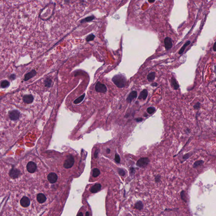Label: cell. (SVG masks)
<instances>
[{
  "label": "cell",
  "instance_id": "1",
  "mask_svg": "<svg viewBox=\"0 0 216 216\" xmlns=\"http://www.w3.org/2000/svg\"><path fill=\"white\" fill-rule=\"evenodd\" d=\"M112 81L118 87H124L126 82V78L124 75L119 74L114 76L112 79Z\"/></svg>",
  "mask_w": 216,
  "mask_h": 216
},
{
  "label": "cell",
  "instance_id": "21",
  "mask_svg": "<svg viewBox=\"0 0 216 216\" xmlns=\"http://www.w3.org/2000/svg\"><path fill=\"white\" fill-rule=\"evenodd\" d=\"M85 95V94H84L81 95V96L79 97L77 99H76V100H75L73 102L75 104H77L81 103L82 101L84 100Z\"/></svg>",
  "mask_w": 216,
  "mask_h": 216
},
{
  "label": "cell",
  "instance_id": "4",
  "mask_svg": "<svg viewBox=\"0 0 216 216\" xmlns=\"http://www.w3.org/2000/svg\"><path fill=\"white\" fill-rule=\"evenodd\" d=\"M74 163V159L72 155H69L63 164L64 167L65 168H70L73 166Z\"/></svg>",
  "mask_w": 216,
  "mask_h": 216
},
{
  "label": "cell",
  "instance_id": "35",
  "mask_svg": "<svg viewBox=\"0 0 216 216\" xmlns=\"http://www.w3.org/2000/svg\"><path fill=\"white\" fill-rule=\"evenodd\" d=\"M215 44H216V43H215L214 44V46H213V49H214V52L216 51V49H215Z\"/></svg>",
  "mask_w": 216,
  "mask_h": 216
},
{
  "label": "cell",
  "instance_id": "18",
  "mask_svg": "<svg viewBox=\"0 0 216 216\" xmlns=\"http://www.w3.org/2000/svg\"><path fill=\"white\" fill-rule=\"evenodd\" d=\"M171 84L172 87L175 90H178L179 88V85L176 82V80L173 77H172L171 78Z\"/></svg>",
  "mask_w": 216,
  "mask_h": 216
},
{
  "label": "cell",
  "instance_id": "9",
  "mask_svg": "<svg viewBox=\"0 0 216 216\" xmlns=\"http://www.w3.org/2000/svg\"><path fill=\"white\" fill-rule=\"evenodd\" d=\"M24 103L26 104H30L33 102L34 97L32 95H25L23 98Z\"/></svg>",
  "mask_w": 216,
  "mask_h": 216
},
{
  "label": "cell",
  "instance_id": "13",
  "mask_svg": "<svg viewBox=\"0 0 216 216\" xmlns=\"http://www.w3.org/2000/svg\"><path fill=\"white\" fill-rule=\"evenodd\" d=\"M37 200L40 204H43L46 201V197L43 193H39L37 195Z\"/></svg>",
  "mask_w": 216,
  "mask_h": 216
},
{
  "label": "cell",
  "instance_id": "34",
  "mask_svg": "<svg viewBox=\"0 0 216 216\" xmlns=\"http://www.w3.org/2000/svg\"><path fill=\"white\" fill-rule=\"evenodd\" d=\"M151 85L153 87H156L157 85V83H154L153 84H152Z\"/></svg>",
  "mask_w": 216,
  "mask_h": 216
},
{
  "label": "cell",
  "instance_id": "11",
  "mask_svg": "<svg viewBox=\"0 0 216 216\" xmlns=\"http://www.w3.org/2000/svg\"><path fill=\"white\" fill-rule=\"evenodd\" d=\"M36 74H37V72H36V70H32L30 72H29L25 74V77L24 79V80L25 82L28 81L30 79L34 77L36 75Z\"/></svg>",
  "mask_w": 216,
  "mask_h": 216
},
{
  "label": "cell",
  "instance_id": "26",
  "mask_svg": "<svg viewBox=\"0 0 216 216\" xmlns=\"http://www.w3.org/2000/svg\"><path fill=\"white\" fill-rule=\"evenodd\" d=\"M203 163H204V162L202 160H199V161L196 162L193 165V167L194 168H196V167H197V166L202 165Z\"/></svg>",
  "mask_w": 216,
  "mask_h": 216
},
{
  "label": "cell",
  "instance_id": "15",
  "mask_svg": "<svg viewBox=\"0 0 216 216\" xmlns=\"http://www.w3.org/2000/svg\"><path fill=\"white\" fill-rule=\"evenodd\" d=\"M101 188V186L100 184H97L93 186L91 188L90 191L92 193H96L99 191Z\"/></svg>",
  "mask_w": 216,
  "mask_h": 216
},
{
  "label": "cell",
  "instance_id": "37",
  "mask_svg": "<svg viewBox=\"0 0 216 216\" xmlns=\"http://www.w3.org/2000/svg\"><path fill=\"white\" fill-rule=\"evenodd\" d=\"M110 149H107V153H108V154H109V153H110Z\"/></svg>",
  "mask_w": 216,
  "mask_h": 216
},
{
  "label": "cell",
  "instance_id": "6",
  "mask_svg": "<svg viewBox=\"0 0 216 216\" xmlns=\"http://www.w3.org/2000/svg\"><path fill=\"white\" fill-rule=\"evenodd\" d=\"M149 160L147 157L141 158L137 161L136 165L139 167H145L149 164Z\"/></svg>",
  "mask_w": 216,
  "mask_h": 216
},
{
  "label": "cell",
  "instance_id": "12",
  "mask_svg": "<svg viewBox=\"0 0 216 216\" xmlns=\"http://www.w3.org/2000/svg\"><path fill=\"white\" fill-rule=\"evenodd\" d=\"M137 96V92L136 91H133L129 95L127 99V101L128 103H130L134 99H136V98Z\"/></svg>",
  "mask_w": 216,
  "mask_h": 216
},
{
  "label": "cell",
  "instance_id": "24",
  "mask_svg": "<svg viewBox=\"0 0 216 216\" xmlns=\"http://www.w3.org/2000/svg\"><path fill=\"white\" fill-rule=\"evenodd\" d=\"M189 44H190V42H189V41L187 42L182 46V47L181 49L180 50V51H179V52H178V54H179V55H181L182 54L183 52H184V51H185V49L186 48V46H187V45H188Z\"/></svg>",
  "mask_w": 216,
  "mask_h": 216
},
{
  "label": "cell",
  "instance_id": "28",
  "mask_svg": "<svg viewBox=\"0 0 216 216\" xmlns=\"http://www.w3.org/2000/svg\"><path fill=\"white\" fill-rule=\"evenodd\" d=\"M115 160L116 162H117V163H120V159L119 155H117V154H116L115 155Z\"/></svg>",
  "mask_w": 216,
  "mask_h": 216
},
{
  "label": "cell",
  "instance_id": "7",
  "mask_svg": "<svg viewBox=\"0 0 216 216\" xmlns=\"http://www.w3.org/2000/svg\"><path fill=\"white\" fill-rule=\"evenodd\" d=\"M26 168L28 172L32 174L36 171L37 169V165L34 162L30 161L27 164Z\"/></svg>",
  "mask_w": 216,
  "mask_h": 216
},
{
  "label": "cell",
  "instance_id": "25",
  "mask_svg": "<svg viewBox=\"0 0 216 216\" xmlns=\"http://www.w3.org/2000/svg\"><path fill=\"white\" fill-rule=\"evenodd\" d=\"M155 111V109L154 107H150L147 108V112L149 114H152Z\"/></svg>",
  "mask_w": 216,
  "mask_h": 216
},
{
  "label": "cell",
  "instance_id": "38",
  "mask_svg": "<svg viewBox=\"0 0 216 216\" xmlns=\"http://www.w3.org/2000/svg\"><path fill=\"white\" fill-rule=\"evenodd\" d=\"M89 213L88 212H87L86 214V216H89Z\"/></svg>",
  "mask_w": 216,
  "mask_h": 216
},
{
  "label": "cell",
  "instance_id": "14",
  "mask_svg": "<svg viewBox=\"0 0 216 216\" xmlns=\"http://www.w3.org/2000/svg\"><path fill=\"white\" fill-rule=\"evenodd\" d=\"M164 43H165V48L167 50H168L172 47V45H173L172 40L170 38H168V37L166 38L164 40Z\"/></svg>",
  "mask_w": 216,
  "mask_h": 216
},
{
  "label": "cell",
  "instance_id": "8",
  "mask_svg": "<svg viewBox=\"0 0 216 216\" xmlns=\"http://www.w3.org/2000/svg\"><path fill=\"white\" fill-rule=\"evenodd\" d=\"M20 204L22 207L24 208H27L30 206V201L28 197L24 196L20 200Z\"/></svg>",
  "mask_w": 216,
  "mask_h": 216
},
{
  "label": "cell",
  "instance_id": "3",
  "mask_svg": "<svg viewBox=\"0 0 216 216\" xmlns=\"http://www.w3.org/2000/svg\"><path fill=\"white\" fill-rule=\"evenodd\" d=\"M21 174V171L17 168L13 167L10 170L9 172V175L11 178L12 179H16L18 178Z\"/></svg>",
  "mask_w": 216,
  "mask_h": 216
},
{
  "label": "cell",
  "instance_id": "19",
  "mask_svg": "<svg viewBox=\"0 0 216 216\" xmlns=\"http://www.w3.org/2000/svg\"><path fill=\"white\" fill-rule=\"evenodd\" d=\"M155 72H153L149 73V74L147 76V79L149 82H152L155 79Z\"/></svg>",
  "mask_w": 216,
  "mask_h": 216
},
{
  "label": "cell",
  "instance_id": "33",
  "mask_svg": "<svg viewBox=\"0 0 216 216\" xmlns=\"http://www.w3.org/2000/svg\"><path fill=\"white\" fill-rule=\"evenodd\" d=\"M136 120L137 122H141L143 120V119L141 118H137Z\"/></svg>",
  "mask_w": 216,
  "mask_h": 216
},
{
  "label": "cell",
  "instance_id": "23",
  "mask_svg": "<svg viewBox=\"0 0 216 216\" xmlns=\"http://www.w3.org/2000/svg\"><path fill=\"white\" fill-rule=\"evenodd\" d=\"M100 174V171L98 168H94L93 170V173H92V176L94 177H96L97 176H99V175Z\"/></svg>",
  "mask_w": 216,
  "mask_h": 216
},
{
  "label": "cell",
  "instance_id": "16",
  "mask_svg": "<svg viewBox=\"0 0 216 216\" xmlns=\"http://www.w3.org/2000/svg\"><path fill=\"white\" fill-rule=\"evenodd\" d=\"M147 95H148V91L146 89H144L142 90L140 93L138 99L139 100L143 99L144 100L147 99Z\"/></svg>",
  "mask_w": 216,
  "mask_h": 216
},
{
  "label": "cell",
  "instance_id": "2",
  "mask_svg": "<svg viewBox=\"0 0 216 216\" xmlns=\"http://www.w3.org/2000/svg\"><path fill=\"white\" fill-rule=\"evenodd\" d=\"M20 115V112L17 110H13L8 111V116L11 120L17 121L19 120Z\"/></svg>",
  "mask_w": 216,
  "mask_h": 216
},
{
  "label": "cell",
  "instance_id": "17",
  "mask_svg": "<svg viewBox=\"0 0 216 216\" xmlns=\"http://www.w3.org/2000/svg\"><path fill=\"white\" fill-rule=\"evenodd\" d=\"M10 85V83L8 81L4 80L2 81L0 83V86L2 88H6L8 87Z\"/></svg>",
  "mask_w": 216,
  "mask_h": 216
},
{
  "label": "cell",
  "instance_id": "31",
  "mask_svg": "<svg viewBox=\"0 0 216 216\" xmlns=\"http://www.w3.org/2000/svg\"><path fill=\"white\" fill-rule=\"evenodd\" d=\"M9 78L11 80H15L16 78V75L15 74H11L10 76H9Z\"/></svg>",
  "mask_w": 216,
  "mask_h": 216
},
{
  "label": "cell",
  "instance_id": "10",
  "mask_svg": "<svg viewBox=\"0 0 216 216\" xmlns=\"http://www.w3.org/2000/svg\"><path fill=\"white\" fill-rule=\"evenodd\" d=\"M57 176L54 173H51L47 176V179L49 182L51 184H54L57 182Z\"/></svg>",
  "mask_w": 216,
  "mask_h": 216
},
{
  "label": "cell",
  "instance_id": "36",
  "mask_svg": "<svg viewBox=\"0 0 216 216\" xmlns=\"http://www.w3.org/2000/svg\"><path fill=\"white\" fill-rule=\"evenodd\" d=\"M78 216H83V214L82 213V212H81V213H80L79 214H78Z\"/></svg>",
  "mask_w": 216,
  "mask_h": 216
},
{
  "label": "cell",
  "instance_id": "20",
  "mask_svg": "<svg viewBox=\"0 0 216 216\" xmlns=\"http://www.w3.org/2000/svg\"><path fill=\"white\" fill-rule=\"evenodd\" d=\"M52 81L50 78H47L44 81L45 86L47 87H50L52 84Z\"/></svg>",
  "mask_w": 216,
  "mask_h": 216
},
{
  "label": "cell",
  "instance_id": "32",
  "mask_svg": "<svg viewBox=\"0 0 216 216\" xmlns=\"http://www.w3.org/2000/svg\"><path fill=\"white\" fill-rule=\"evenodd\" d=\"M155 182H159L160 181V177L159 175H158L157 176H156L155 177Z\"/></svg>",
  "mask_w": 216,
  "mask_h": 216
},
{
  "label": "cell",
  "instance_id": "27",
  "mask_svg": "<svg viewBox=\"0 0 216 216\" xmlns=\"http://www.w3.org/2000/svg\"><path fill=\"white\" fill-rule=\"evenodd\" d=\"M118 172H119V174L120 175H121V176H124V175H125V171H124V170H123L122 169H120L118 171Z\"/></svg>",
  "mask_w": 216,
  "mask_h": 216
},
{
  "label": "cell",
  "instance_id": "29",
  "mask_svg": "<svg viewBox=\"0 0 216 216\" xmlns=\"http://www.w3.org/2000/svg\"><path fill=\"white\" fill-rule=\"evenodd\" d=\"M181 195V197H182V199L185 202H186V197H185V196L184 191H182V192Z\"/></svg>",
  "mask_w": 216,
  "mask_h": 216
},
{
  "label": "cell",
  "instance_id": "5",
  "mask_svg": "<svg viewBox=\"0 0 216 216\" xmlns=\"http://www.w3.org/2000/svg\"><path fill=\"white\" fill-rule=\"evenodd\" d=\"M95 90L97 92L105 93L107 91V88L104 84L98 82L95 86Z\"/></svg>",
  "mask_w": 216,
  "mask_h": 216
},
{
  "label": "cell",
  "instance_id": "30",
  "mask_svg": "<svg viewBox=\"0 0 216 216\" xmlns=\"http://www.w3.org/2000/svg\"><path fill=\"white\" fill-rule=\"evenodd\" d=\"M200 107V103H199V102H197V103H196L195 105L194 106V108L195 109H199Z\"/></svg>",
  "mask_w": 216,
  "mask_h": 216
},
{
  "label": "cell",
  "instance_id": "22",
  "mask_svg": "<svg viewBox=\"0 0 216 216\" xmlns=\"http://www.w3.org/2000/svg\"><path fill=\"white\" fill-rule=\"evenodd\" d=\"M143 206H143V203L141 201L138 202L135 205V208L137 209H138V210H141V209H142L143 208Z\"/></svg>",
  "mask_w": 216,
  "mask_h": 216
}]
</instances>
